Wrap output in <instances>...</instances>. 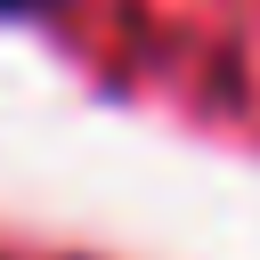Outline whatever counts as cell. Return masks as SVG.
Instances as JSON below:
<instances>
[{
  "instance_id": "1",
  "label": "cell",
  "mask_w": 260,
  "mask_h": 260,
  "mask_svg": "<svg viewBox=\"0 0 260 260\" xmlns=\"http://www.w3.org/2000/svg\"><path fill=\"white\" fill-rule=\"evenodd\" d=\"M57 0H0V16H49Z\"/></svg>"
}]
</instances>
